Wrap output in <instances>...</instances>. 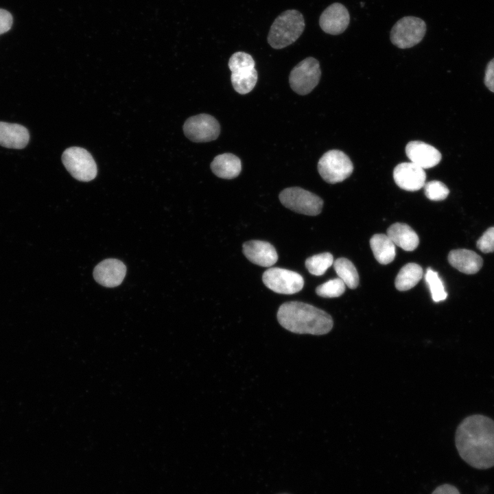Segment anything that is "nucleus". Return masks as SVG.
Returning <instances> with one entry per match:
<instances>
[{
	"label": "nucleus",
	"mask_w": 494,
	"mask_h": 494,
	"mask_svg": "<svg viewBox=\"0 0 494 494\" xmlns=\"http://www.w3.org/2000/svg\"><path fill=\"white\" fill-rule=\"evenodd\" d=\"M29 139V132L23 126L0 121V145L23 149L27 145Z\"/></svg>",
	"instance_id": "f3484780"
},
{
	"label": "nucleus",
	"mask_w": 494,
	"mask_h": 494,
	"mask_svg": "<svg viewBox=\"0 0 494 494\" xmlns=\"http://www.w3.org/2000/svg\"><path fill=\"white\" fill-rule=\"evenodd\" d=\"M345 286L341 279L336 278L318 285L316 292L318 296L324 298L338 297L344 292Z\"/></svg>",
	"instance_id": "a878e982"
},
{
	"label": "nucleus",
	"mask_w": 494,
	"mask_h": 494,
	"mask_svg": "<svg viewBox=\"0 0 494 494\" xmlns=\"http://www.w3.org/2000/svg\"><path fill=\"white\" fill-rule=\"evenodd\" d=\"M393 178L395 183L401 189L415 191L421 189L425 184L426 174L424 169L412 162L401 163L395 167Z\"/></svg>",
	"instance_id": "f8f14e48"
},
{
	"label": "nucleus",
	"mask_w": 494,
	"mask_h": 494,
	"mask_svg": "<svg viewBox=\"0 0 494 494\" xmlns=\"http://www.w3.org/2000/svg\"><path fill=\"white\" fill-rule=\"evenodd\" d=\"M370 246L376 260L381 264L391 263L396 255L395 244L387 235L375 234L370 239Z\"/></svg>",
	"instance_id": "aec40b11"
},
{
	"label": "nucleus",
	"mask_w": 494,
	"mask_h": 494,
	"mask_svg": "<svg viewBox=\"0 0 494 494\" xmlns=\"http://www.w3.org/2000/svg\"><path fill=\"white\" fill-rule=\"evenodd\" d=\"M350 22V15L346 8L340 3L329 5L320 14L319 25L322 31L331 35L343 33Z\"/></svg>",
	"instance_id": "9b49d317"
},
{
	"label": "nucleus",
	"mask_w": 494,
	"mask_h": 494,
	"mask_svg": "<svg viewBox=\"0 0 494 494\" xmlns=\"http://www.w3.org/2000/svg\"><path fill=\"white\" fill-rule=\"evenodd\" d=\"M277 320L285 329L299 334L324 335L333 325L331 316L327 312L299 301L282 304L277 311Z\"/></svg>",
	"instance_id": "f03ea898"
},
{
	"label": "nucleus",
	"mask_w": 494,
	"mask_h": 494,
	"mask_svg": "<svg viewBox=\"0 0 494 494\" xmlns=\"http://www.w3.org/2000/svg\"><path fill=\"white\" fill-rule=\"evenodd\" d=\"M255 64L252 57L244 51L234 53L228 61V67L231 73L255 69Z\"/></svg>",
	"instance_id": "bb28decb"
},
{
	"label": "nucleus",
	"mask_w": 494,
	"mask_h": 494,
	"mask_svg": "<svg viewBox=\"0 0 494 494\" xmlns=\"http://www.w3.org/2000/svg\"><path fill=\"white\" fill-rule=\"evenodd\" d=\"M387 235L391 241L405 251L415 250L419 244L416 232L408 224L397 222L387 229Z\"/></svg>",
	"instance_id": "a211bd4d"
},
{
	"label": "nucleus",
	"mask_w": 494,
	"mask_h": 494,
	"mask_svg": "<svg viewBox=\"0 0 494 494\" xmlns=\"http://www.w3.org/2000/svg\"><path fill=\"white\" fill-rule=\"evenodd\" d=\"M126 273V266L121 261L107 259L95 266L93 277L100 285L107 287H114L121 283Z\"/></svg>",
	"instance_id": "ddd939ff"
},
{
	"label": "nucleus",
	"mask_w": 494,
	"mask_h": 494,
	"mask_svg": "<svg viewBox=\"0 0 494 494\" xmlns=\"http://www.w3.org/2000/svg\"><path fill=\"white\" fill-rule=\"evenodd\" d=\"M423 187L426 197L434 201L443 200L449 193L447 186L438 180L430 181L425 183Z\"/></svg>",
	"instance_id": "cd10ccee"
},
{
	"label": "nucleus",
	"mask_w": 494,
	"mask_h": 494,
	"mask_svg": "<svg viewBox=\"0 0 494 494\" xmlns=\"http://www.w3.org/2000/svg\"><path fill=\"white\" fill-rule=\"evenodd\" d=\"M432 494H460V492L452 485L443 484L437 487Z\"/></svg>",
	"instance_id": "2f4dec72"
},
{
	"label": "nucleus",
	"mask_w": 494,
	"mask_h": 494,
	"mask_svg": "<svg viewBox=\"0 0 494 494\" xmlns=\"http://www.w3.org/2000/svg\"><path fill=\"white\" fill-rule=\"evenodd\" d=\"M303 14L296 10H287L279 15L272 24L268 42L274 49H282L294 43L305 29Z\"/></svg>",
	"instance_id": "7ed1b4c3"
},
{
	"label": "nucleus",
	"mask_w": 494,
	"mask_h": 494,
	"mask_svg": "<svg viewBox=\"0 0 494 494\" xmlns=\"http://www.w3.org/2000/svg\"><path fill=\"white\" fill-rule=\"evenodd\" d=\"M62 161L71 175L80 181H90L97 175L96 163L91 154L84 148H67L62 155Z\"/></svg>",
	"instance_id": "0eeeda50"
},
{
	"label": "nucleus",
	"mask_w": 494,
	"mask_h": 494,
	"mask_svg": "<svg viewBox=\"0 0 494 494\" xmlns=\"http://www.w3.org/2000/svg\"><path fill=\"white\" fill-rule=\"evenodd\" d=\"M242 250L250 261L260 266L270 267L278 260V255L274 247L265 241L246 242L243 244Z\"/></svg>",
	"instance_id": "2eb2a0df"
},
{
	"label": "nucleus",
	"mask_w": 494,
	"mask_h": 494,
	"mask_svg": "<svg viewBox=\"0 0 494 494\" xmlns=\"http://www.w3.org/2000/svg\"><path fill=\"white\" fill-rule=\"evenodd\" d=\"M265 285L274 292L293 294L301 291L304 285L303 277L294 271L281 268H270L262 276Z\"/></svg>",
	"instance_id": "1a4fd4ad"
},
{
	"label": "nucleus",
	"mask_w": 494,
	"mask_h": 494,
	"mask_svg": "<svg viewBox=\"0 0 494 494\" xmlns=\"http://www.w3.org/2000/svg\"><path fill=\"white\" fill-rule=\"evenodd\" d=\"M423 277V269L417 263H409L403 266L395 281L396 288L406 291L414 287Z\"/></svg>",
	"instance_id": "412c9836"
},
{
	"label": "nucleus",
	"mask_w": 494,
	"mask_h": 494,
	"mask_svg": "<svg viewBox=\"0 0 494 494\" xmlns=\"http://www.w3.org/2000/svg\"><path fill=\"white\" fill-rule=\"evenodd\" d=\"M448 261L452 267L467 274L477 273L483 265L482 257L475 252L467 249L451 250Z\"/></svg>",
	"instance_id": "dca6fc26"
},
{
	"label": "nucleus",
	"mask_w": 494,
	"mask_h": 494,
	"mask_svg": "<svg viewBox=\"0 0 494 494\" xmlns=\"http://www.w3.org/2000/svg\"><path fill=\"white\" fill-rule=\"evenodd\" d=\"M257 71L255 69L231 73L232 85L238 93L244 95L250 92L257 81Z\"/></svg>",
	"instance_id": "5701e85b"
},
{
	"label": "nucleus",
	"mask_w": 494,
	"mask_h": 494,
	"mask_svg": "<svg viewBox=\"0 0 494 494\" xmlns=\"http://www.w3.org/2000/svg\"><path fill=\"white\" fill-rule=\"evenodd\" d=\"M405 153L412 163L423 169H428L438 165L441 160L440 152L434 147L420 141L409 142Z\"/></svg>",
	"instance_id": "4468645a"
},
{
	"label": "nucleus",
	"mask_w": 494,
	"mask_h": 494,
	"mask_svg": "<svg viewBox=\"0 0 494 494\" xmlns=\"http://www.w3.org/2000/svg\"><path fill=\"white\" fill-rule=\"evenodd\" d=\"M427 26L419 17L407 16L399 19L390 31L392 43L400 49H408L419 43L426 32Z\"/></svg>",
	"instance_id": "39448f33"
},
{
	"label": "nucleus",
	"mask_w": 494,
	"mask_h": 494,
	"mask_svg": "<svg viewBox=\"0 0 494 494\" xmlns=\"http://www.w3.org/2000/svg\"><path fill=\"white\" fill-rule=\"evenodd\" d=\"M13 23V17L10 12L0 8V35L8 32Z\"/></svg>",
	"instance_id": "c756f323"
},
{
	"label": "nucleus",
	"mask_w": 494,
	"mask_h": 494,
	"mask_svg": "<svg viewBox=\"0 0 494 494\" xmlns=\"http://www.w3.org/2000/svg\"><path fill=\"white\" fill-rule=\"evenodd\" d=\"M334 269L344 284L350 289H355L359 284V275L353 263L348 259L342 257L333 262Z\"/></svg>",
	"instance_id": "4be33fe9"
},
{
	"label": "nucleus",
	"mask_w": 494,
	"mask_h": 494,
	"mask_svg": "<svg viewBox=\"0 0 494 494\" xmlns=\"http://www.w3.org/2000/svg\"><path fill=\"white\" fill-rule=\"evenodd\" d=\"M185 136L193 142L215 140L220 132L218 121L208 114H199L188 118L183 126Z\"/></svg>",
	"instance_id": "9d476101"
},
{
	"label": "nucleus",
	"mask_w": 494,
	"mask_h": 494,
	"mask_svg": "<svg viewBox=\"0 0 494 494\" xmlns=\"http://www.w3.org/2000/svg\"><path fill=\"white\" fill-rule=\"evenodd\" d=\"M425 279L434 302H440L447 298V293L438 272L427 268Z\"/></svg>",
	"instance_id": "393cba45"
},
{
	"label": "nucleus",
	"mask_w": 494,
	"mask_h": 494,
	"mask_svg": "<svg viewBox=\"0 0 494 494\" xmlns=\"http://www.w3.org/2000/svg\"><path fill=\"white\" fill-rule=\"evenodd\" d=\"M484 83L491 91L494 92V58L487 65L485 71Z\"/></svg>",
	"instance_id": "7c9ffc66"
},
{
	"label": "nucleus",
	"mask_w": 494,
	"mask_h": 494,
	"mask_svg": "<svg viewBox=\"0 0 494 494\" xmlns=\"http://www.w3.org/2000/svg\"><path fill=\"white\" fill-rule=\"evenodd\" d=\"M333 263V257L329 252L313 255L305 261V266L309 273L316 276L324 274Z\"/></svg>",
	"instance_id": "b1692460"
},
{
	"label": "nucleus",
	"mask_w": 494,
	"mask_h": 494,
	"mask_svg": "<svg viewBox=\"0 0 494 494\" xmlns=\"http://www.w3.org/2000/svg\"><path fill=\"white\" fill-rule=\"evenodd\" d=\"M318 170L325 181L335 184L349 177L353 172V166L344 152L331 150L321 156L318 163Z\"/></svg>",
	"instance_id": "20e7f679"
},
{
	"label": "nucleus",
	"mask_w": 494,
	"mask_h": 494,
	"mask_svg": "<svg viewBox=\"0 0 494 494\" xmlns=\"http://www.w3.org/2000/svg\"><path fill=\"white\" fill-rule=\"evenodd\" d=\"M320 75L318 61L313 57H308L292 69L289 82L294 92L304 95L309 93L317 86Z\"/></svg>",
	"instance_id": "6e6552de"
},
{
	"label": "nucleus",
	"mask_w": 494,
	"mask_h": 494,
	"mask_svg": "<svg viewBox=\"0 0 494 494\" xmlns=\"http://www.w3.org/2000/svg\"><path fill=\"white\" fill-rule=\"evenodd\" d=\"M478 248L484 252H494V226L489 228L477 241Z\"/></svg>",
	"instance_id": "c85d7f7f"
},
{
	"label": "nucleus",
	"mask_w": 494,
	"mask_h": 494,
	"mask_svg": "<svg viewBox=\"0 0 494 494\" xmlns=\"http://www.w3.org/2000/svg\"><path fill=\"white\" fill-rule=\"evenodd\" d=\"M455 443L460 456L470 466L486 469L494 466V421L471 415L457 427Z\"/></svg>",
	"instance_id": "f257e3e1"
},
{
	"label": "nucleus",
	"mask_w": 494,
	"mask_h": 494,
	"mask_svg": "<svg viewBox=\"0 0 494 494\" xmlns=\"http://www.w3.org/2000/svg\"><path fill=\"white\" fill-rule=\"evenodd\" d=\"M211 169L219 178L233 179L240 174L242 163L237 156L231 153H224L214 158L211 163Z\"/></svg>",
	"instance_id": "6ab92c4d"
},
{
	"label": "nucleus",
	"mask_w": 494,
	"mask_h": 494,
	"mask_svg": "<svg viewBox=\"0 0 494 494\" xmlns=\"http://www.w3.org/2000/svg\"><path fill=\"white\" fill-rule=\"evenodd\" d=\"M282 204L287 209L307 215H317L322 209L323 200L317 195L301 187H288L279 194Z\"/></svg>",
	"instance_id": "423d86ee"
}]
</instances>
